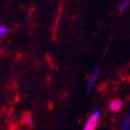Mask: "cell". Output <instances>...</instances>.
<instances>
[{
  "label": "cell",
  "instance_id": "obj_1",
  "mask_svg": "<svg viewBox=\"0 0 130 130\" xmlns=\"http://www.w3.org/2000/svg\"><path fill=\"white\" fill-rule=\"evenodd\" d=\"M100 119H101V111L97 110V111H95L89 118V120L87 121L85 126H84V129L85 130H94L97 127V125H99Z\"/></svg>",
  "mask_w": 130,
  "mask_h": 130
},
{
  "label": "cell",
  "instance_id": "obj_2",
  "mask_svg": "<svg viewBox=\"0 0 130 130\" xmlns=\"http://www.w3.org/2000/svg\"><path fill=\"white\" fill-rule=\"evenodd\" d=\"M123 107V103L121 100L116 99V100H113L111 103H110V110L113 112H118L122 109Z\"/></svg>",
  "mask_w": 130,
  "mask_h": 130
},
{
  "label": "cell",
  "instance_id": "obj_3",
  "mask_svg": "<svg viewBox=\"0 0 130 130\" xmlns=\"http://www.w3.org/2000/svg\"><path fill=\"white\" fill-rule=\"evenodd\" d=\"M99 73H100V69L99 68H96L95 70H94V72L91 74V76H90V79H89V82H88V85H87V90L88 91H90L91 90V88H92V86H93V83L95 82V79H96V77H97V75H99Z\"/></svg>",
  "mask_w": 130,
  "mask_h": 130
},
{
  "label": "cell",
  "instance_id": "obj_4",
  "mask_svg": "<svg viewBox=\"0 0 130 130\" xmlns=\"http://www.w3.org/2000/svg\"><path fill=\"white\" fill-rule=\"evenodd\" d=\"M22 123L24 125H31L33 123V120H32V116L30 113H25L22 116Z\"/></svg>",
  "mask_w": 130,
  "mask_h": 130
},
{
  "label": "cell",
  "instance_id": "obj_5",
  "mask_svg": "<svg viewBox=\"0 0 130 130\" xmlns=\"http://www.w3.org/2000/svg\"><path fill=\"white\" fill-rule=\"evenodd\" d=\"M9 33V29L4 27V25H0V37H4Z\"/></svg>",
  "mask_w": 130,
  "mask_h": 130
},
{
  "label": "cell",
  "instance_id": "obj_6",
  "mask_svg": "<svg viewBox=\"0 0 130 130\" xmlns=\"http://www.w3.org/2000/svg\"><path fill=\"white\" fill-rule=\"evenodd\" d=\"M124 129H129L130 128V121H129V115H127L124 121V125H123Z\"/></svg>",
  "mask_w": 130,
  "mask_h": 130
},
{
  "label": "cell",
  "instance_id": "obj_7",
  "mask_svg": "<svg viewBox=\"0 0 130 130\" xmlns=\"http://www.w3.org/2000/svg\"><path fill=\"white\" fill-rule=\"evenodd\" d=\"M128 5H129V1L128 0H126V1H124L121 5H120V11H124L128 8Z\"/></svg>",
  "mask_w": 130,
  "mask_h": 130
}]
</instances>
